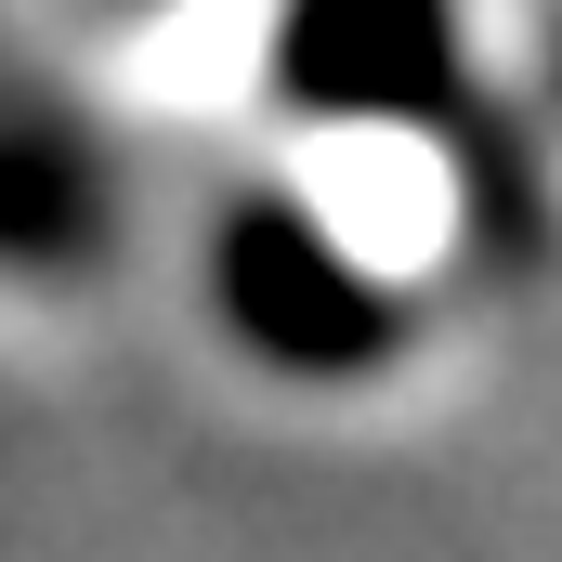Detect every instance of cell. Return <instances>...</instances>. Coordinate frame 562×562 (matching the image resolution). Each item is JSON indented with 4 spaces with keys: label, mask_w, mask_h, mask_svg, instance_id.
Wrapping results in <instances>:
<instances>
[{
    "label": "cell",
    "mask_w": 562,
    "mask_h": 562,
    "mask_svg": "<svg viewBox=\"0 0 562 562\" xmlns=\"http://www.w3.org/2000/svg\"><path fill=\"white\" fill-rule=\"evenodd\" d=\"M276 92L340 132H431L471 92L458 0H276Z\"/></svg>",
    "instance_id": "2"
},
{
    "label": "cell",
    "mask_w": 562,
    "mask_h": 562,
    "mask_svg": "<svg viewBox=\"0 0 562 562\" xmlns=\"http://www.w3.org/2000/svg\"><path fill=\"white\" fill-rule=\"evenodd\" d=\"M537 79H550V105H562V13H550V53H537Z\"/></svg>",
    "instance_id": "5"
},
{
    "label": "cell",
    "mask_w": 562,
    "mask_h": 562,
    "mask_svg": "<svg viewBox=\"0 0 562 562\" xmlns=\"http://www.w3.org/2000/svg\"><path fill=\"white\" fill-rule=\"evenodd\" d=\"M431 144H445V196H458V236H471V262H497V276H537L562 249V183L550 157H537V132L471 79L445 119H431Z\"/></svg>",
    "instance_id": "4"
},
{
    "label": "cell",
    "mask_w": 562,
    "mask_h": 562,
    "mask_svg": "<svg viewBox=\"0 0 562 562\" xmlns=\"http://www.w3.org/2000/svg\"><path fill=\"white\" fill-rule=\"evenodd\" d=\"M210 314H223V340L249 353V367H276L301 393H340V380H380L406 340H419V301L380 276L314 196H236L223 223H210Z\"/></svg>",
    "instance_id": "1"
},
{
    "label": "cell",
    "mask_w": 562,
    "mask_h": 562,
    "mask_svg": "<svg viewBox=\"0 0 562 562\" xmlns=\"http://www.w3.org/2000/svg\"><path fill=\"white\" fill-rule=\"evenodd\" d=\"M119 236L105 144L53 105H0V276H92Z\"/></svg>",
    "instance_id": "3"
}]
</instances>
